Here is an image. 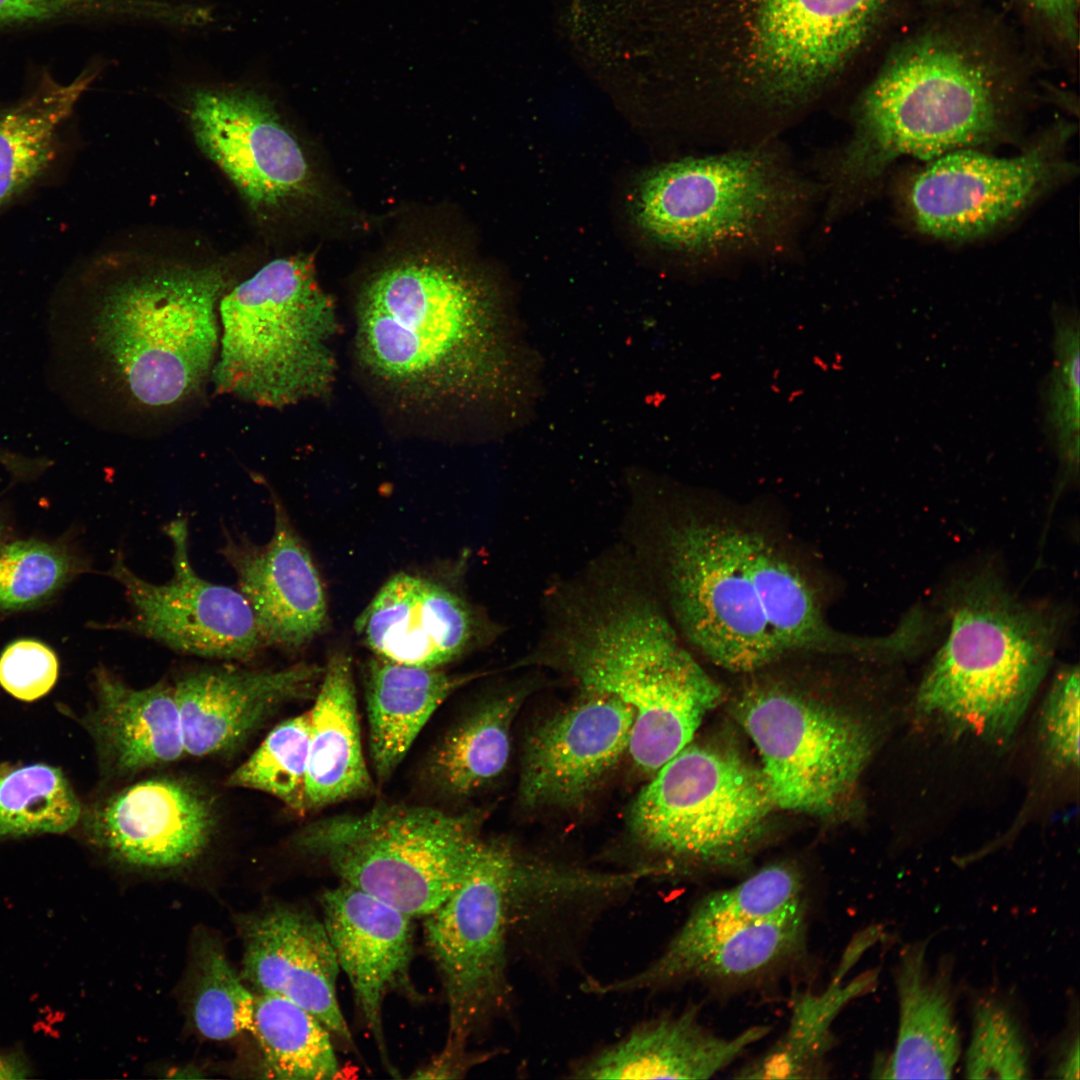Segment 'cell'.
Wrapping results in <instances>:
<instances>
[{
    "instance_id": "ac0fdd59",
    "label": "cell",
    "mask_w": 1080,
    "mask_h": 1080,
    "mask_svg": "<svg viewBox=\"0 0 1080 1080\" xmlns=\"http://www.w3.org/2000/svg\"><path fill=\"white\" fill-rule=\"evenodd\" d=\"M886 0H764L760 14L761 93L779 108L783 128L789 109L818 86L860 46Z\"/></svg>"
},
{
    "instance_id": "277c9868",
    "label": "cell",
    "mask_w": 1080,
    "mask_h": 1080,
    "mask_svg": "<svg viewBox=\"0 0 1080 1080\" xmlns=\"http://www.w3.org/2000/svg\"><path fill=\"white\" fill-rule=\"evenodd\" d=\"M1014 93L983 42L949 29L904 41L861 96L846 139L817 160L824 223L862 203L901 158L928 161L998 139Z\"/></svg>"
},
{
    "instance_id": "5bb4252c",
    "label": "cell",
    "mask_w": 1080,
    "mask_h": 1080,
    "mask_svg": "<svg viewBox=\"0 0 1080 1080\" xmlns=\"http://www.w3.org/2000/svg\"><path fill=\"white\" fill-rule=\"evenodd\" d=\"M1066 136L1061 128L1008 157L964 148L928 160L904 191L910 221L922 234L941 240H970L992 232L1065 174L1060 147Z\"/></svg>"
},
{
    "instance_id": "5b68a950",
    "label": "cell",
    "mask_w": 1080,
    "mask_h": 1080,
    "mask_svg": "<svg viewBox=\"0 0 1080 1080\" xmlns=\"http://www.w3.org/2000/svg\"><path fill=\"white\" fill-rule=\"evenodd\" d=\"M821 190L780 138L667 160L635 184L632 220L680 267L714 272L793 256Z\"/></svg>"
},
{
    "instance_id": "7bdbcfd3",
    "label": "cell",
    "mask_w": 1080,
    "mask_h": 1080,
    "mask_svg": "<svg viewBox=\"0 0 1080 1080\" xmlns=\"http://www.w3.org/2000/svg\"><path fill=\"white\" fill-rule=\"evenodd\" d=\"M58 660L46 644L34 639L10 643L0 655V685L10 695L33 701L56 683Z\"/></svg>"
},
{
    "instance_id": "9a60e30c",
    "label": "cell",
    "mask_w": 1080,
    "mask_h": 1080,
    "mask_svg": "<svg viewBox=\"0 0 1080 1080\" xmlns=\"http://www.w3.org/2000/svg\"><path fill=\"white\" fill-rule=\"evenodd\" d=\"M165 531L172 545L171 579L148 582L118 553L108 575L123 587L130 614L102 627L140 635L186 654L232 661L255 657L267 645L246 598L198 575L189 556L186 519L171 521Z\"/></svg>"
},
{
    "instance_id": "3957f363",
    "label": "cell",
    "mask_w": 1080,
    "mask_h": 1080,
    "mask_svg": "<svg viewBox=\"0 0 1080 1080\" xmlns=\"http://www.w3.org/2000/svg\"><path fill=\"white\" fill-rule=\"evenodd\" d=\"M354 314L357 366L403 416L448 423L500 392L505 327L478 272L440 256L404 258L369 276Z\"/></svg>"
},
{
    "instance_id": "d6986e66",
    "label": "cell",
    "mask_w": 1080,
    "mask_h": 1080,
    "mask_svg": "<svg viewBox=\"0 0 1080 1080\" xmlns=\"http://www.w3.org/2000/svg\"><path fill=\"white\" fill-rule=\"evenodd\" d=\"M633 720L619 699L582 690L530 734L519 781L522 802L563 807L584 800L628 751Z\"/></svg>"
},
{
    "instance_id": "ba28073f",
    "label": "cell",
    "mask_w": 1080,
    "mask_h": 1080,
    "mask_svg": "<svg viewBox=\"0 0 1080 1080\" xmlns=\"http://www.w3.org/2000/svg\"><path fill=\"white\" fill-rule=\"evenodd\" d=\"M218 311L213 395L281 409L331 391L339 323L311 256L268 262L233 284Z\"/></svg>"
},
{
    "instance_id": "bcb514c9",
    "label": "cell",
    "mask_w": 1080,
    "mask_h": 1080,
    "mask_svg": "<svg viewBox=\"0 0 1080 1080\" xmlns=\"http://www.w3.org/2000/svg\"><path fill=\"white\" fill-rule=\"evenodd\" d=\"M30 1069L17 1053L0 1052V1080H16L28 1077Z\"/></svg>"
},
{
    "instance_id": "7402d4cb",
    "label": "cell",
    "mask_w": 1080,
    "mask_h": 1080,
    "mask_svg": "<svg viewBox=\"0 0 1080 1080\" xmlns=\"http://www.w3.org/2000/svg\"><path fill=\"white\" fill-rule=\"evenodd\" d=\"M268 646L299 648L327 620L322 582L283 506L274 501V529L265 545L225 530L220 548Z\"/></svg>"
},
{
    "instance_id": "7dc6e473",
    "label": "cell",
    "mask_w": 1080,
    "mask_h": 1080,
    "mask_svg": "<svg viewBox=\"0 0 1080 1080\" xmlns=\"http://www.w3.org/2000/svg\"><path fill=\"white\" fill-rule=\"evenodd\" d=\"M2 528L0 526V540H1Z\"/></svg>"
},
{
    "instance_id": "f1b7e54d",
    "label": "cell",
    "mask_w": 1080,
    "mask_h": 1080,
    "mask_svg": "<svg viewBox=\"0 0 1080 1080\" xmlns=\"http://www.w3.org/2000/svg\"><path fill=\"white\" fill-rule=\"evenodd\" d=\"M373 782L363 756L350 658L332 655L310 710L306 809L369 793Z\"/></svg>"
},
{
    "instance_id": "44dd1931",
    "label": "cell",
    "mask_w": 1080,
    "mask_h": 1080,
    "mask_svg": "<svg viewBox=\"0 0 1080 1080\" xmlns=\"http://www.w3.org/2000/svg\"><path fill=\"white\" fill-rule=\"evenodd\" d=\"M355 628L376 656L424 668H439L504 632L458 594L402 572L378 590Z\"/></svg>"
},
{
    "instance_id": "60d3db41",
    "label": "cell",
    "mask_w": 1080,
    "mask_h": 1080,
    "mask_svg": "<svg viewBox=\"0 0 1080 1080\" xmlns=\"http://www.w3.org/2000/svg\"><path fill=\"white\" fill-rule=\"evenodd\" d=\"M1079 669L1068 665L1055 677L1042 714V739L1050 760L1064 768L1079 761Z\"/></svg>"
},
{
    "instance_id": "e575fe53",
    "label": "cell",
    "mask_w": 1080,
    "mask_h": 1080,
    "mask_svg": "<svg viewBox=\"0 0 1080 1080\" xmlns=\"http://www.w3.org/2000/svg\"><path fill=\"white\" fill-rule=\"evenodd\" d=\"M81 814L79 800L59 768L0 766V840L64 833Z\"/></svg>"
},
{
    "instance_id": "ab89813d",
    "label": "cell",
    "mask_w": 1080,
    "mask_h": 1080,
    "mask_svg": "<svg viewBox=\"0 0 1080 1080\" xmlns=\"http://www.w3.org/2000/svg\"><path fill=\"white\" fill-rule=\"evenodd\" d=\"M174 0H0V25L85 18L168 27Z\"/></svg>"
},
{
    "instance_id": "8992f818",
    "label": "cell",
    "mask_w": 1080,
    "mask_h": 1080,
    "mask_svg": "<svg viewBox=\"0 0 1080 1080\" xmlns=\"http://www.w3.org/2000/svg\"><path fill=\"white\" fill-rule=\"evenodd\" d=\"M943 610L948 631L918 687L916 712L959 732L1006 740L1050 666L1062 616L1021 599L992 568L955 580Z\"/></svg>"
},
{
    "instance_id": "484cf974",
    "label": "cell",
    "mask_w": 1080,
    "mask_h": 1080,
    "mask_svg": "<svg viewBox=\"0 0 1080 1080\" xmlns=\"http://www.w3.org/2000/svg\"><path fill=\"white\" fill-rule=\"evenodd\" d=\"M770 1033L754 1025L719 1035L695 1010L661 1016L585 1057L570 1069L576 1079H708L727 1068Z\"/></svg>"
},
{
    "instance_id": "ee69618b",
    "label": "cell",
    "mask_w": 1080,
    "mask_h": 1080,
    "mask_svg": "<svg viewBox=\"0 0 1080 1080\" xmlns=\"http://www.w3.org/2000/svg\"><path fill=\"white\" fill-rule=\"evenodd\" d=\"M1070 44L1077 42L1079 0H1025Z\"/></svg>"
},
{
    "instance_id": "8fae6325",
    "label": "cell",
    "mask_w": 1080,
    "mask_h": 1080,
    "mask_svg": "<svg viewBox=\"0 0 1080 1080\" xmlns=\"http://www.w3.org/2000/svg\"><path fill=\"white\" fill-rule=\"evenodd\" d=\"M518 854L481 837L457 889L424 917L427 948L448 1005L441 1055L467 1056V1044L510 1007L508 941L511 890Z\"/></svg>"
},
{
    "instance_id": "e0dca14e",
    "label": "cell",
    "mask_w": 1080,
    "mask_h": 1080,
    "mask_svg": "<svg viewBox=\"0 0 1080 1080\" xmlns=\"http://www.w3.org/2000/svg\"><path fill=\"white\" fill-rule=\"evenodd\" d=\"M123 784L80 818L86 840L111 860L140 869H174L194 863L216 840L221 814L207 785L172 774Z\"/></svg>"
},
{
    "instance_id": "f546056e",
    "label": "cell",
    "mask_w": 1080,
    "mask_h": 1080,
    "mask_svg": "<svg viewBox=\"0 0 1080 1080\" xmlns=\"http://www.w3.org/2000/svg\"><path fill=\"white\" fill-rule=\"evenodd\" d=\"M474 675L392 662L376 656L367 665L370 753L380 780L398 767L435 710Z\"/></svg>"
},
{
    "instance_id": "83f0119b",
    "label": "cell",
    "mask_w": 1080,
    "mask_h": 1080,
    "mask_svg": "<svg viewBox=\"0 0 1080 1080\" xmlns=\"http://www.w3.org/2000/svg\"><path fill=\"white\" fill-rule=\"evenodd\" d=\"M748 575L769 629L783 654L796 650H845L898 657L905 636L895 629L872 638L833 632L824 622L817 600L798 570L761 535L741 529Z\"/></svg>"
},
{
    "instance_id": "4316f807",
    "label": "cell",
    "mask_w": 1080,
    "mask_h": 1080,
    "mask_svg": "<svg viewBox=\"0 0 1080 1080\" xmlns=\"http://www.w3.org/2000/svg\"><path fill=\"white\" fill-rule=\"evenodd\" d=\"M928 941L906 945L895 968L896 1045L880 1077L951 1078L961 1055L952 960L930 963Z\"/></svg>"
},
{
    "instance_id": "b9f144b4",
    "label": "cell",
    "mask_w": 1080,
    "mask_h": 1080,
    "mask_svg": "<svg viewBox=\"0 0 1080 1080\" xmlns=\"http://www.w3.org/2000/svg\"><path fill=\"white\" fill-rule=\"evenodd\" d=\"M1058 367L1051 389V410L1060 441L1066 448L1064 461L1068 470L1074 473L1078 463V442L1073 434L1078 432L1079 398V348L1078 329L1073 323H1063L1057 327Z\"/></svg>"
},
{
    "instance_id": "4fadbf2b",
    "label": "cell",
    "mask_w": 1080,
    "mask_h": 1080,
    "mask_svg": "<svg viewBox=\"0 0 1080 1080\" xmlns=\"http://www.w3.org/2000/svg\"><path fill=\"white\" fill-rule=\"evenodd\" d=\"M182 106L197 145L255 219L266 223L313 196L304 152L264 90L244 83L191 84Z\"/></svg>"
},
{
    "instance_id": "30bf717a",
    "label": "cell",
    "mask_w": 1080,
    "mask_h": 1080,
    "mask_svg": "<svg viewBox=\"0 0 1080 1080\" xmlns=\"http://www.w3.org/2000/svg\"><path fill=\"white\" fill-rule=\"evenodd\" d=\"M654 773L628 826L647 849L676 861H738L774 807L761 769L729 748L689 743Z\"/></svg>"
},
{
    "instance_id": "6da1fadb",
    "label": "cell",
    "mask_w": 1080,
    "mask_h": 1080,
    "mask_svg": "<svg viewBox=\"0 0 1080 1080\" xmlns=\"http://www.w3.org/2000/svg\"><path fill=\"white\" fill-rule=\"evenodd\" d=\"M521 666L568 674L582 690L615 697L634 714L628 752L655 772L692 742L723 693L682 647L630 552L609 546L542 597V623Z\"/></svg>"
},
{
    "instance_id": "ffe728a7",
    "label": "cell",
    "mask_w": 1080,
    "mask_h": 1080,
    "mask_svg": "<svg viewBox=\"0 0 1080 1080\" xmlns=\"http://www.w3.org/2000/svg\"><path fill=\"white\" fill-rule=\"evenodd\" d=\"M324 668L299 663L278 669L205 667L174 683L185 755L226 756L242 747L277 712L314 691Z\"/></svg>"
},
{
    "instance_id": "d590c367",
    "label": "cell",
    "mask_w": 1080,
    "mask_h": 1080,
    "mask_svg": "<svg viewBox=\"0 0 1080 1080\" xmlns=\"http://www.w3.org/2000/svg\"><path fill=\"white\" fill-rule=\"evenodd\" d=\"M310 710L275 726L226 785L269 794L297 814L306 809Z\"/></svg>"
},
{
    "instance_id": "74e56055",
    "label": "cell",
    "mask_w": 1080,
    "mask_h": 1080,
    "mask_svg": "<svg viewBox=\"0 0 1080 1080\" xmlns=\"http://www.w3.org/2000/svg\"><path fill=\"white\" fill-rule=\"evenodd\" d=\"M194 992L193 1021L202 1036L225 1041L251 1031L255 994L217 948L203 952Z\"/></svg>"
},
{
    "instance_id": "d6a6232c",
    "label": "cell",
    "mask_w": 1080,
    "mask_h": 1080,
    "mask_svg": "<svg viewBox=\"0 0 1080 1080\" xmlns=\"http://www.w3.org/2000/svg\"><path fill=\"white\" fill-rule=\"evenodd\" d=\"M529 685L491 698L451 729L426 763L427 779L441 792L466 796L495 780L505 770L511 751V729Z\"/></svg>"
},
{
    "instance_id": "836d02e7",
    "label": "cell",
    "mask_w": 1080,
    "mask_h": 1080,
    "mask_svg": "<svg viewBox=\"0 0 1080 1080\" xmlns=\"http://www.w3.org/2000/svg\"><path fill=\"white\" fill-rule=\"evenodd\" d=\"M250 1033L267 1078L328 1080L340 1073L329 1030L311 1012L282 996L255 994Z\"/></svg>"
},
{
    "instance_id": "7c38bea8",
    "label": "cell",
    "mask_w": 1080,
    "mask_h": 1080,
    "mask_svg": "<svg viewBox=\"0 0 1080 1080\" xmlns=\"http://www.w3.org/2000/svg\"><path fill=\"white\" fill-rule=\"evenodd\" d=\"M738 715L758 750L774 807L827 816L848 801L872 752L863 723L781 688L748 692Z\"/></svg>"
},
{
    "instance_id": "4dcf8cb0",
    "label": "cell",
    "mask_w": 1080,
    "mask_h": 1080,
    "mask_svg": "<svg viewBox=\"0 0 1080 1080\" xmlns=\"http://www.w3.org/2000/svg\"><path fill=\"white\" fill-rule=\"evenodd\" d=\"M869 941L856 939L846 951L836 975L820 992H804L793 1000L785 1032L760 1056L737 1070L741 1079H816L828 1072L827 1057L834 1044L832 1027L841 1010L868 992L876 973L866 972L850 980L846 973Z\"/></svg>"
},
{
    "instance_id": "cb8c5ba5",
    "label": "cell",
    "mask_w": 1080,
    "mask_h": 1080,
    "mask_svg": "<svg viewBox=\"0 0 1080 1080\" xmlns=\"http://www.w3.org/2000/svg\"><path fill=\"white\" fill-rule=\"evenodd\" d=\"M323 923L339 967L389 1072L382 1008L393 990H410L412 917L343 883L321 895Z\"/></svg>"
},
{
    "instance_id": "9c48e42d",
    "label": "cell",
    "mask_w": 1080,
    "mask_h": 1080,
    "mask_svg": "<svg viewBox=\"0 0 1080 1080\" xmlns=\"http://www.w3.org/2000/svg\"><path fill=\"white\" fill-rule=\"evenodd\" d=\"M472 813L382 804L313 821L292 837L343 883L406 915L426 917L459 886L481 835Z\"/></svg>"
},
{
    "instance_id": "f6af8a7d",
    "label": "cell",
    "mask_w": 1080,
    "mask_h": 1080,
    "mask_svg": "<svg viewBox=\"0 0 1080 1080\" xmlns=\"http://www.w3.org/2000/svg\"><path fill=\"white\" fill-rule=\"evenodd\" d=\"M1072 1027V1025H1069V1031L1065 1033L1051 1064L1050 1072L1054 1073L1056 1077L1065 1079H1078L1079 1077L1078 1027L1074 1032Z\"/></svg>"
},
{
    "instance_id": "2e32d148",
    "label": "cell",
    "mask_w": 1080,
    "mask_h": 1080,
    "mask_svg": "<svg viewBox=\"0 0 1080 1080\" xmlns=\"http://www.w3.org/2000/svg\"><path fill=\"white\" fill-rule=\"evenodd\" d=\"M807 936V899L763 918L689 913L648 966L608 983H587L586 990L611 994L687 983L721 989L751 986L796 964L806 952Z\"/></svg>"
},
{
    "instance_id": "603a6c76",
    "label": "cell",
    "mask_w": 1080,
    "mask_h": 1080,
    "mask_svg": "<svg viewBox=\"0 0 1080 1080\" xmlns=\"http://www.w3.org/2000/svg\"><path fill=\"white\" fill-rule=\"evenodd\" d=\"M242 935L243 974L257 992L294 1002L353 1046L337 998L340 967L323 921L302 909L276 906L248 917Z\"/></svg>"
},
{
    "instance_id": "7a4b0ae2",
    "label": "cell",
    "mask_w": 1080,
    "mask_h": 1080,
    "mask_svg": "<svg viewBox=\"0 0 1080 1080\" xmlns=\"http://www.w3.org/2000/svg\"><path fill=\"white\" fill-rule=\"evenodd\" d=\"M86 286L80 342L105 423L131 437L168 432L209 399L219 301L239 274L225 259L101 268Z\"/></svg>"
},
{
    "instance_id": "d4e9b609",
    "label": "cell",
    "mask_w": 1080,
    "mask_h": 1080,
    "mask_svg": "<svg viewBox=\"0 0 1080 1080\" xmlns=\"http://www.w3.org/2000/svg\"><path fill=\"white\" fill-rule=\"evenodd\" d=\"M94 688L96 704L83 722L105 777L126 783L186 757L173 684L135 688L100 667Z\"/></svg>"
},
{
    "instance_id": "1f68e13d",
    "label": "cell",
    "mask_w": 1080,
    "mask_h": 1080,
    "mask_svg": "<svg viewBox=\"0 0 1080 1080\" xmlns=\"http://www.w3.org/2000/svg\"><path fill=\"white\" fill-rule=\"evenodd\" d=\"M97 73L88 69L66 85L45 79L27 97L0 108V209L47 171L62 124Z\"/></svg>"
},
{
    "instance_id": "f35d334b",
    "label": "cell",
    "mask_w": 1080,
    "mask_h": 1080,
    "mask_svg": "<svg viewBox=\"0 0 1080 1080\" xmlns=\"http://www.w3.org/2000/svg\"><path fill=\"white\" fill-rule=\"evenodd\" d=\"M78 569L58 546L15 541L0 549V611L32 607L50 597Z\"/></svg>"
},
{
    "instance_id": "8d00e7d4",
    "label": "cell",
    "mask_w": 1080,
    "mask_h": 1080,
    "mask_svg": "<svg viewBox=\"0 0 1080 1080\" xmlns=\"http://www.w3.org/2000/svg\"><path fill=\"white\" fill-rule=\"evenodd\" d=\"M1031 1064L1028 1036L1014 1005L1000 993L978 996L971 1010L966 1078L1027 1079Z\"/></svg>"
},
{
    "instance_id": "52a82bcc",
    "label": "cell",
    "mask_w": 1080,
    "mask_h": 1080,
    "mask_svg": "<svg viewBox=\"0 0 1080 1080\" xmlns=\"http://www.w3.org/2000/svg\"><path fill=\"white\" fill-rule=\"evenodd\" d=\"M622 543L660 584L680 633L712 662L750 672L784 655L748 575L741 529L665 516L632 480Z\"/></svg>"
}]
</instances>
